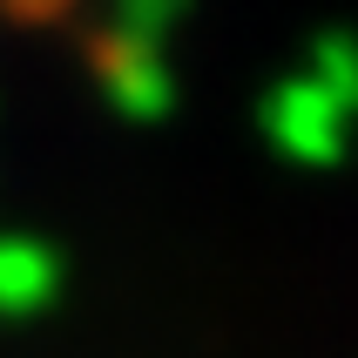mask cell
<instances>
[{
	"instance_id": "6da1fadb",
	"label": "cell",
	"mask_w": 358,
	"mask_h": 358,
	"mask_svg": "<svg viewBox=\"0 0 358 358\" xmlns=\"http://www.w3.org/2000/svg\"><path fill=\"white\" fill-rule=\"evenodd\" d=\"M48 284H55V271H48L41 250L0 243V311H34V304L48 298Z\"/></svg>"
}]
</instances>
